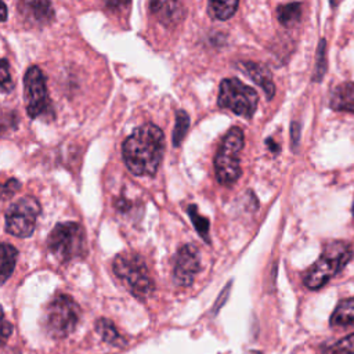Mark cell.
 Returning a JSON list of instances; mask_svg holds the SVG:
<instances>
[{
	"instance_id": "cell-9",
	"label": "cell",
	"mask_w": 354,
	"mask_h": 354,
	"mask_svg": "<svg viewBox=\"0 0 354 354\" xmlns=\"http://www.w3.org/2000/svg\"><path fill=\"white\" fill-rule=\"evenodd\" d=\"M39 214V202L33 196H22L6 212V231L18 238L30 236Z\"/></svg>"
},
{
	"instance_id": "cell-13",
	"label": "cell",
	"mask_w": 354,
	"mask_h": 354,
	"mask_svg": "<svg viewBox=\"0 0 354 354\" xmlns=\"http://www.w3.org/2000/svg\"><path fill=\"white\" fill-rule=\"evenodd\" d=\"M330 108L354 113V82L340 83L332 90Z\"/></svg>"
},
{
	"instance_id": "cell-5",
	"label": "cell",
	"mask_w": 354,
	"mask_h": 354,
	"mask_svg": "<svg viewBox=\"0 0 354 354\" xmlns=\"http://www.w3.org/2000/svg\"><path fill=\"white\" fill-rule=\"evenodd\" d=\"M113 272L138 299L148 297L153 290V282L148 267L136 253H122L116 256L113 260Z\"/></svg>"
},
{
	"instance_id": "cell-26",
	"label": "cell",
	"mask_w": 354,
	"mask_h": 354,
	"mask_svg": "<svg viewBox=\"0 0 354 354\" xmlns=\"http://www.w3.org/2000/svg\"><path fill=\"white\" fill-rule=\"evenodd\" d=\"M12 333V325L4 317L3 308L0 307V344L6 343Z\"/></svg>"
},
{
	"instance_id": "cell-16",
	"label": "cell",
	"mask_w": 354,
	"mask_h": 354,
	"mask_svg": "<svg viewBox=\"0 0 354 354\" xmlns=\"http://www.w3.org/2000/svg\"><path fill=\"white\" fill-rule=\"evenodd\" d=\"M17 249L10 245L0 242V283L6 282L14 271L17 261Z\"/></svg>"
},
{
	"instance_id": "cell-20",
	"label": "cell",
	"mask_w": 354,
	"mask_h": 354,
	"mask_svg": "<svg viewBox=\"0 0 354 354\" xmlns=\"http://www.w3.org/2000/svg\"><path fill=\"white\" fill-rule=\"evenodd\" d=\"M188 127H189L188 113L183 109H178L176 112V127L173 131V145L174 147H178L183 142V140L188 131Z\"/></svg>"
},
{
	"instance_id": "cell-2",
	"label": "cell",
	"mask_w": 354,
	"mask_h": 354,
	"mask_svg": "<svg viewBox=\"0 0 354 354\" xmlns=\"http://www.w3.org/2000/svg\"><path fill=\"white\" fill-rule=\"evenodd\" d=\"M353 249L346 242H329L318 260L306 271L303 282L308 289L317 290L328 283L351 260Z\"/></svg>"
},
{
	"instance_id": "cell-21",
	"label": "cell",
	"mask_w": 354,
	"mask_h": 354,
	"mask_svg": "<svg viewBox=\"0 0 354 354\" xmlns=\"http://www.w3.org/2000/svg\"><path fill=\"white\" fill-rule=\"evenodd\" d=\"M187 212H188V214L191 217V221H192L195 230L198 231V234L206 242H210V239H209V220L198 212V207L195 205H189Z\"/></svg>"
},
{
	"instance_id": "cell-28",
	"label": "cell",
	"mask_w": 354,
	"mask_h": 354,
	"mask_svg": "<svg viewBox=\"0 0 354 354\" xmlns=\"http://www.w3.org/2000/svg\"><path fill=\"white\" fill-rule=\"evenodd\" d=\"M106 4L109 7H113V8H118V7H124L129 4V0H106Z\"/></svg>"
},
{
	"instance_id": "cell-7",
	"label": "cell",
	"mask_w": 354,
	"mask_h": 354,
	"mask_svg": "<svg viewBox=\"0 0 354 354\" xmlns=\"http://www.w3.org/2000/svg\"><path fill=\"white\" fill-rule=\"evenodd\" d=\"M259 102V95L254 88L246 86L236 77L224 79L220 83L217 104L220 108L230 109L234 113L252 118L256 112Z\"/></svg>"
},
{
	"instance_id": "cell-1",
	"label": "cell",
	"mask_w": 354,
	"mask_h": 354,
	"mask_svg": "<svg viewBox=\"0 0 354 354\" xmlns=\"http://www.w3.org/2000/svg\"><path fill=\"white\" fill-rule=\"evenodd\" d=\"M165 152V134L153 123L137 127L123 142L122 155L127 169L136 176H153Z\"/></svg>"
},
{
	"instance_id": "cell-29",
	"label": "cell",
	"mask_w": 354,
	"mask_h": 354,
	"mask_svg": "<svg viewBox=\"0 0 354 354\" xmlns=\"http://www.w3.org/2000/svg\"><path fill=\"white\" fill-rule=\"evenodd\" d=\"M7 19V7L3 0H0V22Z\"/></svg>"
},
{
	"instance_id": "cell-30",
	"label": "cell",
	"mask_w": 354,
	"mask_h": 354,
	"mask_svg": "<svg viewBox=\"0 0 354 354\" xmlns=\"http://www.w3.org/2000/svg\"><path fill=\"white\" fill-rule=\"evenodd\" d=\"M249 354H261V353H259V351H250Z\"/></svg>"
},
{
	"instance_id": "cell-11",
	"label": "cell",
	"mask_w": 354,
	"mask_h": 354,
	"mask_svg": "<svg viewBox=\"0 0 354 354\" xmlns=\"http://www.w3.org/2000/svg\"><path fill=\"white\" fill-rule=\"evenodd\" d=\"M18 12L32 26H46L54 19V10L50 0H18Z\"/></svg>"
},
{
	"instance_id": "cell-31",
	"label": "cell",
	"mask_w": 354,
	"mask_h": 354,
	"mask_svg": "<svg viewBox=\"0 0 354 354\" xmlns=\"http://www.w3.org/2000/svg\"><path fill=\"white\" fill-rule=\"evenodd\" d=\"M353 214H354V205H353Z\"/></svg>"
},
{
	"instance_id": "cell-8",
	"label": "cell",
	"mask_w": 354,
	"mask_h": 354,
	"mask_svg": "<svg viewBox=\"0 0 354 354\" xmlns=\"http://www.w3.org/2000/svg\"><path fill=\"white\" fill-rule=\"evenodd\" d=\"M24 94L26 112L32 119L54 116L53 105L47 94L46 77L39 66H30L24 76Z\"/></svg>"
},
{
	"instance_id": "cell-15",
	"label": "cell",
	"mask_w": 354,
	"mask_h": 354,
	"mask_svg": "<svg viewBox=\"0 0 354 354\" xmlns=\"http://www.w3.org/2000/svg\"><path fill=\"white\" fill-rule=\"evenodd\" d=\"M333 326H354V297L342 300L330 315Z\"/></svg>"
},
{
	"instance_id": "cell-6",
	"label": "cell",
	"mask_w": 354,
	"mask_h": 354,
	"mask_svg": "<svg viewBox=\"0 0 354 354\" xmlns=\"http://www.w3.org/2000/svg\"><path fill=\"white\" fill-rule=\"evenodd\" d=\"M80 318V308L68 295H57L46 308L44 325L47 332L61 339L68 336L76 328Z\"/></svg>"
},
{
	"instance_id": "cell-10",
	"label": "cell",
	"mask_w": 354,
	"mask_h": 354,
	"mask_svg": "<svg viewBox=\"0 0 354 354\" xmlns=\"http://www.w3.org/2000/svg\"><path fill=\"white\" fill-rule=\"evenodd\" d=\"M201 270L199 252L192 245H184L178 249L174 257V278L178 285L189 286L194 282L195 275Z\"/></svg>"
},
{
	"instance_id": "cell-27",
	"label": "cell",
	"mask_w": 354,
	"mask_h": 354,
	"mask_svg": "<svg viewBox=\"0 0 354 354\" xmlns=\"http://www.w3.org/2000/svg\"><path fill=\"white\" fill-rule=\"evenodd\" d=\"M290 137H292L293 151H296V148L299 145V138H300V126L296 122H293L290 126Z\"/></svg>"
},
{
	"instance_id": "cell-24",
	"label": "cell",
	"mask_w": 354,
	"mask_h": 354,
	"mask_svg": "<svg viewBox=\"0 0 354 354\" xmlns=\"http://www.w3.org/2000/svg\"><path fill=\"white\" fill-rule=\"evenodd\" d=\"M14 88V82L10 73V64L7 59H0V93H10Z\"/></svg>"
},
{
	"instance_id": "cell-22",
	"label": "cell",
	"mask_w": 354,
	"mask_h": 354,
	"mask_svg": "<svg viewBox=\"0 0 354 354\" xmlns=\"http://www.w3.org/2000/svg\"><path fill=\"white\" fill-rule=\"evenodd\" d=\"M325 71H326V41H325V39H321L318 41L317 57H315V71H314L313 80L314 82L322 80Z\"/></svg>"
},
{
	"instance_id": "cell-14",
	"label": "cell",
	"mask_w": 354,
	"mask_h": 354,
	"mask_svg": "<svg viewBox=\"0 0 354 354\" xmlns=\"http://www.w3.org/2000/svg\"><path fill=\"white\" fill-rule=\"evenodd\" d=\"M149 8L165 25L174 24L181 15V6L177 0H151Z\"/></svg>"
},
{
	"instance_id": "cell-18",
	"label": "cell",
	"mask_w": 354,
	"mask_h": 354,
	"mask_svg": "<svg viewBox=\"0 0 354 354\" xmlns=\"http://www.w3.org/2000/svg\"><path fill=\"white\" fill-rule=\"evenodd\" d=\"M95 329H97L98 335L102 337V340H105L106 343H109L112 346H124L126 344L124 337L119 333V330L116 329V326L113 325L112 321L101 318L97 321Z\"/></svg>"
},
{
	"instance_id": "cell-3",
	"label": "cell",
	"mask_w": 354,
	"mask_h": 354,
	"mask_svg": "<svg viewBox=\"0 0 354 354\" xmlns=\"http://www.w3.org/2000/svg\"><path fill=\"white\" fill-rule=\"evenodd\" d=\"M245 144L243 131L231 127L224 136L214 158L216 177L220 184L231 185L241 176V152Z\"/></svg>"
},
{
	"instance_id": "cell-12",
	"label": "cell",
	"mask_w": 354,
	"mask_h": 354,
	"mask_svg": "<svg viewBox=\"0 0 354 354\" xmlns=\"http://www.w3.org/2000/svg\"><path fill=\"white\" fill-rule=\"evenodd\" d=\"M238 66L256 83L259 84L264 93L267 94V98L271 100L275 93V84L272 82V75L270 69L261 64L254 61H242L238 64Z\"/></svg>"
},
{
	"instance_id": "cell-17",
	"label": "cell",
	"mask_w": 354,
	"mask_h": 354,
	"mask_svg": "<svg viewBox=\"0 0 354 354\" xmlns=\"http://www.w3.org/2000/svg\"><path fill=\"white\" fill-rule=\"evenodd\" d=\"M238 3L239 0H207V12L214 19L225 21L235 14Z\"/></svg>"
},
{
	"instance_id": "cell-19",
	"label": "cell",
	"mask_w": 354,
	"mask_h": 354,
	"mask_svg": "<svg viewBox=\"0 0 354 354\" xmlns=\"http://www.w3.org/2000/svg\"><path fill=\"white\" fill-rule=\"evenodd\" d=\"M277 17L278 21L283 26H293L300 21L301 17V4L300 3H288V4H281L277 8Z\"/></svg>"
},
{
	"instance_id": "cell-4",
	"label": "cell",
	"mask_w": 354,
	"mask_h": 354,
	"mask_svg": "<svg viewBox=\"0 0 354 354\" xmlns=\"http://www.w3.org/2000/svg\"><path fill=\"white\" fill-rule=\"evenodd\" d=\"M47 246L51 254L59 261L83 257L87 252L84 230L79 223H59L50 232Z\"/></svg>"
},
{
	"instance_id": "cell-25",
	"label": "cell",
	"mask_w": 354,
	"mask_h": 354,
	"mask_svg": "<svg viewBox=\"0 0 354 354\" xmlns=\"http://www.w3.org/2000/svg\"><path fill=\"white\" fill-rule=\"evenodd\" d=\"M21 188V183L17 178H6L0 181V201L11 198Z\"/></svg>"
},
{
	"instance_id": "cell-23",
	"label": "cell",
	"mask_w": 354,
	"mask_h": 354,
	"mask_svg": "<svg viewBox=\"0 0 354 354\" xmlns=\"http://www.w3.org/2000/svg\"><path fill=\"white\" fill-rule=\"evenodd\" d=\"M322 354H354V333L340 339L332 346H328Z\"/></svg>"
}]
</instances>
